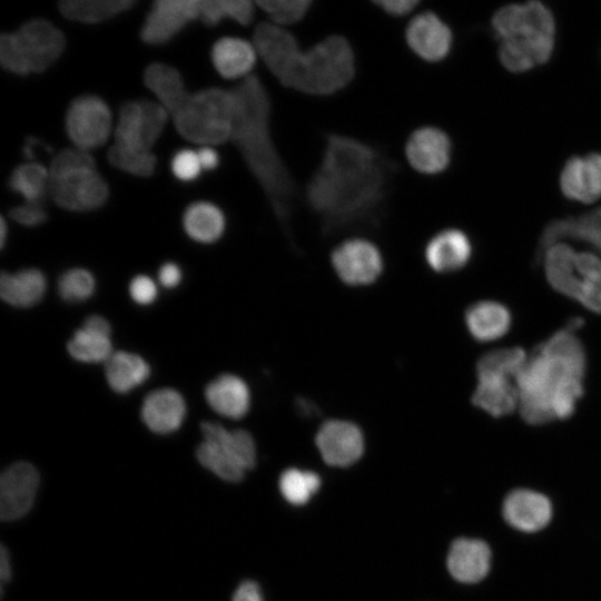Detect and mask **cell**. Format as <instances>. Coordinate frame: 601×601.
<instances>
[{
	"label": "cell",
	"instance_id": "1",
	"mask_svg": "<svg viewBox=\"0 0 601 601\" xmlns=\"http://www.w3.org/2000/svg\"><path fill=\"white\" fill-rule=\"evenodd\" d=\"M394 169L373 146L328 134L305 188L306 203L327 230L371 221L382 210Z\"/></svg>",
	"mask_w": 601,
	"mask_h": 601
},
{
	"label": "cell",
	"instance_id": "2",
	"mask_svg": "<svg viewBox=\"0 0 601 601\" xmlns=\"http://www.w3.org/2000/svg\"><path fill=\"white\" fill-rule=\"evenodd\" d=\"M234 101L230 139L263 189L278 221L289 223L297 188L270 130L272 101L260 78L249 75L229 89Z\"/></svg>",
	"mask_w": 601,
	"mask_h": 601
},
{
	"label": "cell",
	"instance_id": "3",
	"mask_svg": "<svg viewBox=\"0 0 601 601\" xmlns=\"http://www.w3.org/2000/svg\"><path fill=\"white\" fill-rule=\"evenodd\" d=\"M585 353L568 326L539 345L516 376L520 413L540 425L572 415L583 393Z\"/></svg>",
	"mask_w": 601,
	"mask_h": 601
},
{
	"label": "cell",
	"instance_id": "4",
	"mask_svg": "<svg viewBox=\"0 0 601 601\" xmlns=\"http://www.w3.org/2000/svg\"><path fill=\"white\" fill-rule=\"evenodd\" d=\"M355 76V56L348 40L332 35L313 47L294 50L276 79L286 88L309 96H329Z\"/></svg>",
	"mask_w": 601,
	"mask_h": 601
},
{
	"label": "cell",
	"instance_id": "5",
	"mask_svg": "<svg viewBox=\"0 0 601 601\" xmlns=\"http://www.w3.org/2000/svg\"><path fill=\"white\" fill-rule=\"evenodd\" d=\"M177 132L200 146H215L229 141L234 101L230 90L206 88L187 92L169 114Z\"/></svg>",
	"mask_w": 601,
	"mask_h": 601
},
{
	"label": "cell",
	"instance_id": "6",
	"mask_svg": "<svg viewBox=\"0 0 601 601\" xmlns=\"http://www.w3.org/2000/svg\"><path fill=\"white\" fill-rule=\"evenodd\" d=\"M63 33L45 19H32L0 36L1 67L14 75L46 71L63 52Z\"/></svg>",
	"mask_w": 601,
	"mask_h": 601
},
{
	"label": "cell",
	"instance_id": "7",
	"mask_svg": "<svg viewBox=\"0 0 601 601\" xmlns=\"http://www.w3.org/2000/svg\"><path fill=\"white\" fill-rule=\"evenodd\" d=\"M549 284L594 313H601V259L591 253H575L556 243L544 250Z\"/></svg>",
	"mask_w": 601,
	"mask_h": 601
},
{
	"label": "cell",
	"instance_id": "8",
	"mask_svg": "<svg viewBox=\"0 0 601 601\" xmlns=\"http://www.w3.org/2000/svg\"><path fill=\"white\" fill-rule=\"evenodd\" d=\"M526 359L520 347L501 348L483 355L476 365L477 385L472 396L475 406L492 416L506 415L519 405L516 376Z\"/></svg>",
	"mask_w": 601,
	"mask_h": 601
},
{
	"label": "cell",
	"instance_id": "9",
	"mask_svg": "<svg viewBox=\"0 0 601 601\" xmlns=\"http://www.w3.org/2000/svg\"><path fill=\"white\" fill-rule=\"evenodd\" d=\"M200 431L203 442L196 450V457L219 479L240 482L256 465V444L249 432L229 431L215 422H203Z\"/></svg>",
	"mask_w": 601,
	"mask_h": 601
},
{
	"label": "cell",
	"instance_id": "10",
	"mask_svg": "<svg viewBox=\"0 0 601 601\" xmlns=\"http://www.w3.org/2000/svg\"><path fill=\"white\" fill-rule=\"evenodd\" d=\"M168 118L167 110L157 101H128L120 108L114 145L137 152H151Z\"/></svg>",
	"mask_w": 601,
	"mask_h": 601
},
{
	"label": "cell",
	"instance_id": "11",
	"mask_svg": "<svg viewBox=\"0 0 601 601\" xmlns=\"http://www.w3.org/2000/svg\"><path fill=\"white\" fill-rule=\"evenodd\" d=\"M65 126L73 146L90 151L108 140L112 130V115L101 98L85 95L71 101Z\"/></svg>",
	"mask_w": 601,
	"mask_h": 601
},
{
	"label": "cell",
	"instance_id": "12",
	"mask_svg": "<svg viewBox=\"0 0 601 601\" xmlns=\"http://www.w3.org/2000/svg\"><path fill=\"white\" fill-rule=\"evenodd\" d=\"M49 191L57 206L70 211L97 209L109 195L108 185L96 168L50 179Z\"/></svg>",
	"mask_w": 601,
	"mask_h": 601
},
{
	"label": "cell",
	"instance_id": "13",
	"mask_svg": "<svg viewBox=\"0 0 601 601\" xmlns=\"http://www.w3.org/2000/svg\"><path fill=\"white\" fill-rule=\"evenodd\" d=\"M332 265L338 277L353 286L368 285L383 272L380 249L364 238H352L341 243L332 253Z\"/></svg>",
	"mask_w": 601,
	"mask_h": 601
},
{
	"label": "cell",
	"instance_id": "14",
	"mask_svg": "<svg viewBox=\"0 0 601 601\" xmlns=\"http://www.w3.org/2000/svg\"><path fill=\"white\" fill-rule=\"evenodd\" d=\"M39 473L29 462L19 461L8 466L0 476V516L14 521L26 515L35 503Z\"/></svg>",
	"mask_w": 601,
	"mask_h": 601
},
{
	"label": "cell",
	"instance_id": "15",
	"mask_svg": "<svg viewBox=\"0 0 601 601\" xmlns=\"http://www.w3.org/2000/svg\"><path fill=\"white\" fill-rule=\"evenodd\" d=\"M315 443L324 462L337 467L356 463L365 446L361 428L345 420L324 422L316 433Z\"/></svg>",
	"mask_w": 601,
	"mask_h": 601
},
{
	"label": "cell",
	"instance_id": "16",
	"mask_svg": "<svg viewBox=\"0 0 601 601\" xmlns=\"http://www.w3.org/2000/svg\"><path fill=\"white\" fill-rule=\"evenodd\" d=\"M200 0H158L152 4L141 27V40L164 45L188 22L199 19Z\"/></svg>",
	"mask_w": 601,
	"mask_h": 601
},
{
	"label": "cell",
	"instance_id": "17",
	"mask_svg": "<svg viewBox=\"0 0 601 601\" xmlns=\"http://www.w3.org/2000/svg\"><path fill=\"white\" fill-rule=\"evenodd\" d=\"M451 140L446 132L433 126L415 129L405 144L408 164L424 175L444 171L451 161Z\"/></svg>",
	"mask_w": 601,
	"mask_h": 601
},
{
	"label": "cell",
	"instance_id": "18",
	"mask_svg": "<svg viewBox=\"0 0 601 601\" xmlns=\"http://www.w3.org/2000/svg\"><path fill=\"white\" fill-rule=\"evenodd\" d=\"M405 39L408 48L428 62L443 60L451 51L453 35L450 27L435 13L426 11L407 23Z\"/></svg>",
	"mask_w": 601,
	"mask_h": 601
},
{
	"label": "cell",
	"instance_id": "19",
	"mask_svg": "<svg viewBox=\"0 0 601 601\" xmlns=\"http://www.w3.org/2000/svg\"><path fill=\"white\" fill-rule=\"evenodd\" d=\"M502 512L504 520L515 530L534 533L550 523L552 504L540 492L518 489L506 495Z\"/></svg>",
	"mask_w": 601,
	"mask_h": 601
},
{
	"label": "cell",
	"instance_id": "20",
	"mask_svg": "<svg viewBox=\"0 0 601 601\" xmlns=\"http://www.w3.org/2000/svg\"><path fill=\"white\" fill-rule=\"evenodd\" d=\"M186 412L185 398L178 391L159 388L145 397L141 420L151 432L166 435L181 426Z\"/></svg>",
	"mask_w": 601,
	"mask_h": 601
},
{
	"label": "cell",
	"instance_id": "21",
	"mask_svg": "<svg viewBox=\"0 0 601 601\" xmlns=\"http://www.w3.org/2000/svg\"><path fill=\"white\" fill-rule=\"evenodd\" d=\"M446 564L456 581L476 583L490 571L491 550L482 540L461 538L452 543Z\"/></svg>",
	"mask_w": 601,
	"mask_h": 601
},
{
	"label": "cell",
	"instance_id": "22",
	"mask_svg": "<svg viewBox=\"0 0 601 601\" xmlns=\"http://www.w3.org/2000/svg\"><path fill=\"white\" fill-rule=\"evenodd\" d=\"M472 255V245L466 234L449 228L435 234L425 247V259L437 273H452L466 265Z\"/></svg>",
	"mask_w": 601,
	"mask_h": 601
},
{
	"label": "cell",
	"instance_id": "23",
	"mask_svg": "<svg viewBox=\"0 0 601 601\" xmlns=\"http://www.w3.org/2000/svg\"><path fill=\"white\" fill-rule=\"evenodd\" d=\"M205 398L217 414L233 420L244 417L250 408V390L247 383L234 374H221L205 388Z\"/></svg>",
	"mask_w": 601,
	"mask_h": 601
},
{
	"label": "cell",
	"instance_id": "24",
	"mask_svg": "<svg viewBox=\"0 0 601 601\" xmlns=\"http://www.w3.org/2000/svg\"><path fill=\"white\" fill-rule=\"evenodd\" d=\"M257 56L254 43L237 37H224L211 49L215 69L227 79H244L252 75Z\"/></svg>",
	"mask_w": 601,
	"mask_h": 601
},
{
	"label": "cell",
	"instance_id": "25",
	"mask_svg": "<svg viewBox=\"0 0 601 601\" xmlns=\"http://www.w3.org/2000/svg\"><path fill=\"white\" fill-rule=\"evenodd\" d=\"M46 287V276L37 268H24L16 273L3 272L0 276L1 298L19 308H28L39 303Z\"/></svg>",
	"mask_w": 601,
	"mask_h": 601
},
{
	"label": "cell",
	"instance_id": "26",
	"mask_svg": "<svg viewBox=\"0 0 601 601\" xmlns=\"http://www.w3.org/2000/svg\"><path fill=\"white\" fill-rule=\"evenodd\" d=\"M564 237L587 242L601 254V207L577 218L552 221L542 234L541 248L545 250Z\"/></svg>",
	"mask_w": 601,
	"mask_h": 601
},
{
	"label": "cell",
	"instance_id": "27",
	"mask_svg": "<svg viewBox=\"0 0 601 601\" xmlns=\"http://www.w3.org/2000/svg\"><path fill=\"white\" fill-rule=\"evenodd\" d=\"M465 325L470 334L480 342H490L503 336L510 328L509 309L496 302L472 304L465 312Z\"/></svg>",
	"mask_w": 601,
	"mask_h": 601
},
{
	"label": "cell",
	"instance_id": "28",
	"mask_svg": "<svg viewBox=\"0 0 601 601\" xmlns=\"http://www.w3.org/2000/svg\"><path fill=\"white\" fill-rule=\"evenodd\" d=\"M105 376L114 392L125 394L150 376V366L138 354L118 351L105 362Z\"/></svg>",
	"mask_w": 601,
	"mask_h": 601
},
{
	"label": "cell",
	"instance_id": "29",
	"mask_svg": "<svg viewBox=\"0 0 601 601\" xmlns=\"http://www.w3.org/2000/svg\"><path fill=\"white\" fill-rule=\"evenodd\" d=\"M183 225L191 239L208 244L221 237L225 230V217L216 205L197 201L185 210Z\"/></svg>",
	"mask_w": 601,
	"mask_h": 601
},
{
	"label": "cell",
	"instance_id": "30",
	"mask_svg": "<svg viewBox=\"0 0 601 601\" xmlns=\"http://www.w3.org/2000/svg\"><path fill=\"white\" fill-rule=\"evenodd\" d=\"M144 82L168 115L187 93L180 72L162 62L151 63L145 69Z\"/></svg>",
	"mask_w": 601,
	"mask_h": 601
},
{
	"label": "cell",
	"instance_id": "31",
	"mask_svg": "<svg viewBox=\"0 0 601 601\" xmlns=\"http://www.w3.org/2000/svg\"><path fill=\"white\" fill-rule=\"evenodd\" d=\"M134 4L132 0H61L58 9L68 20L98 23L129 10Z\"/></svg>",
	"mask_w": 601,
	"mask_h": 601
},
{
	"label": "cell",
	"instance_id": "32",
	"mask_svg": "<svg viewBox=\"0 0 601 601\" xmlns=\"http://www.w3.org/2000/svg\"><path fill=\"white\" fill-rule=\"evenodd\" d=\"M560 186L563 195L572 200L589 204L600 197L585 157H572L566 161Z\"/></svg>",
	"mask_w": 601,
	"mask_h": 601
},
{
	"label": "cell",
	"instance_id": "33",
	"mask_svg": "<svg viewBox=\"0 0 601 601\" xmlns=\"http://www.w3.org/2000/svg\"><path fill=\"white\" fill-rule=\"evenodd\" d=\"M49 168L36 161L17 166L9 179V187L28 204H39L45 191L49 190Z\"/></svg>",
	"mask_w": 601,
	"mask_h": 601
},
{
	"label": "cell",
	"instance_id": "34",
	"mask_svg": "<svg viewBox=\"0 0 601 601\" xmlns=\"http://www.w3.org/2000/svg\"><path fill=\"white\" fill-rule=\"evenodd\" d=\"M67 351L72 358L82 363L106 362L114 353L110 335L83 326L73 333Z\"/></svg>",
	"mask_w": 601,
	"mask_h": 601
},
{
	"label": "cell",
	"instance_id": "35",
	"mask_svg": "<svg viewBox=\"0 0 601 601\" xmlns=\"http://www.w3.org/2000/svg\"><path fill=\"white\" fill-rule=\"evenodd\" d=\"M255 4L249 0H200L199 19L207 26L224 19L247 26L254 18Z\"/></svg>",
	"mask_w": 601,
	"mask_h": 601
},
{
	"label": "cell",
	"instance_id": "36",
	"mask_svg": "<svg viewBox=\"0 0 601 601\" xmlns=\"http://www.w3.org/2000/svg\"><path fill=\"white\" fill-rule=\"evenodd\" d=\"M321 477L313 471L285 470L279 477V490L284 499L293 505H303L321 487Z\"/></svg>",
	"mask_w": 601,
	"mask_h": 601
},
{
	"label": "cell",
	"instance_id": "37",
	"mask_svg": "<svg viewBox=\"0 0 601 601\" xmlns=\"http://www.w3.org/2000/svg\"><path fill=\"white\" fill-rule=\"evenodd\" d=\"M107 157L112 167L137 177L151 176L157 164L152 152H137L116 145L109 148Z\"/></svg>",
	"mask_w": 601,
	"mask_h": 601
},
{
	"label": "cell",
	"instance_id": "38",
	"mask_svg": "<svg viewBox=\"0 0 601 601\" xmlns=\"http://www.w3.org/2000/svg\"><path fill=\"white\" fill-rule=\"evenodd\" d=\"M96 280L85 268H71L65 272L58 280V293L68 303H78L92 296Z\"/></svg>",
	"mask_w": 601,
	"mask_h": 601
},
{
	"label": "cell",
	"instance_id": "39",
	"mask_svg": "<svg viewBox=\"0 0 601 601\" xmlns=\"http://www.w3.org/2000/svg\"><path fill=\"white\" fill-rule=\"evenodd\" d=\"M311 0H260L256 1L270 19V22L284 27L300 21L308 12Z\"/></svg>",
	"mask_w": 601,
	"mask_h": 601
},
{
	"label": "cell",
	"instance_id": "40",
	"mask_svg": "<svg viewBox=\"0 0 601 601\" xmlns=\"http://www.w3.org/2000/svg\"><path fill=\"white\" fill-rule=\"evenodd\" d=\"M89 168H96V161L91 154L73 146L61 150L53 157L49 166L50 179Z\"/></svg>",
	"mask_w": 601,
	"mask_h": 601
},
{
	"label": "cell",
	"instance_id": "41",
	"mask_svg": "<svg viewBox=\"0 0 601 601\" xmlns=\"http://www.w3.org/2000/svg\"><path fill=\"white\" fill-rule=\"evenodd\" d=\"M499 57L505 69L512 72H524L536 65L530 48L519 38L501 41Z\"/></svg>",
	"mask_w": 601,
	"mask_h": 601
},
{
	"label": "cell",
	"instance_id": "42",
	"mask_svg": "<svg viewBox=\"0 0 601 601\" xmlns=\"http://www.w3.org/2000/svg\"><path fill=\"white\" fill-rule=\"evenodd\" d=\"M203 170L197 151L181 149L175 154L171 160V171L176 178L189 181L198 177Z\"/></svg>",
	"mask_w": 601,
	"mask_h": 601
},
{
	"label": "cell",
	"instance_id": "43",
	"mask_svg": "<svg viewBox=\"0 0 601 601\" xmlns=\"http://www.w3.org/2000/svg\"><path fill=\"white\" fill-rule=\"evenodd\" d=\"M9 217L26 227H36L47 220V213L39 204H28L13 207L9 210Z\"/></svg>",
	"mask_w": 601,
	"mask_h": 601
},
{
	"label": "cell",
	"instance_id": "44",
	"mask_svg": "<svg viewBox=\"0 0 601 601\" xmlns=\"http://www.w3.org/2000/svg\"><path fill=\"white\" fill-rule=\"evenodd\" d=\"M129 295L136 304L149 305L157 297V286L150 277L137 275L129 284Z\"/></svg>",
	"mask_w": 601,
	"mask_h": 601
},
{
	"label": "cell",
	"instance_id": "45",
	"mask_svg": "<svg viewBox=\"0 0 601 601\" xmlns=\"http://www.w3.org/2000/svg\"><path fill=\"white\" fill-rule=\"evenodd\" d=\"M385 13L392 17H404L411 13L418 4L417 0H380L374 2Z\"/></svg>",
	"mask_w": 601,
	"mask_h": 601
},
{
	"label": "cell",
	"instance_id": "46",
	"mask_svg": "<svg viewBox=\"0 0 601 601\" xmlns=\"http://www.w3.org/2000/svg\"><path fill=\"white\" fill-rule=\"evenodd\" d=\"M158 277L164 287L174 288L179 285L183 275L178 265L168 262L159 268Z\"/></svg>",
	"mask_w": 601,
	"mask_h": 601
},
{
	"label": "cell",
	"instance_id": "47",
	"mask_svg": "<svg viewBox=\"0 0 601 601\" xmlns=\"http://www.w3.org/2000/svg\"><path fill=\"white\" fill-rule=\"evenodd\" d=\"M231 601H263V595L256 582L244 581L236 589Z\"/></svg>",
	"mask_w": 601,
	"mask_h": 601
},
{
	"label": "cell",
	"instance_id": "48",
	"mask_svg": "<svg viewBox=\"0 0 601 601\" xmlns=\"http://www.w3.org/2000/svg\"><path fill=\"white\" fill-rule=\"evenodd\" d=\"M196 151L203 169L210 170L217 167L219 157L210 146H201Z\"/></svg>",
	"mask_w": 601,
	"mask_h": 601
},
{
	"label": "cell",
	"instance_id": "49",
	"mask_svg": "<svg viewBox=\"0 0 601 601\" xmlns=\"http://www.w3.org/2000/svg\"><path fill=\"white\" fill-rule=\"evenodd\" d=\"M585 159L593 176L597 190L601 197V154H590Z\"/></svg>",
	"mask_w": 601,
	"mask_h": 601
},
{
	"label": "cell",
	"instance_id": "50",
	"mask_svg": "<svg viewBox=\"0 0 601 601\" xmlns=\"http://www.w3.org/2000/svg\"><path fill=\"white\" fill-rule=\"evenodd\" d=\"M83 327L106 335L111 334V327L109 322L100 315H91L87 317L83 323Z\"/></svg>",
	"mask_w": 601,
	"mask_h": 601
},
{
	"label": "cell",
	"instance_id": "51",
	"mask_svg": "<svg viewBox=\"0 0 601 601\" xmlns=\"http://www.w3.org/2000/svg\"><path fill=\"white\" fill-rule=\"evenodd\" d=\"M0 560H1L0 561V578H1V583L3 585L11 578L10 556L7 549L3 545L1 546Z\"/></svg>",
	"mask_w": 601,
	"mask_h": 601
},
{
	"label": "cell",
	"instance_id": "52",
	"mask_svg": "<svg viewBox=\"0 0 601 601\" xmlns=\"http://www.w3.org/2000/svg\"><path fill=\"white\" fill-rule=\"evenodd\" d=\"M7 230H8V227H7V224H6V219L3 217H1V219H0V246H1V248H3V246L6 244Z\"/></svg>",
	"mask_w": 601,
	"mask_h": 601
},
{
	"label": "cell",
	"instance_id": "53",
	"mask_svg": "<svg viewBox=\"0 0 601 601\" xmlns=\"http://www.w3.org/2000/svg\"><path fill=\"white\" fill-rule=\"evenodd\" d=\"M306 404H307L306 400H304V398L300 400L298 408L302 410L303 413H305V414H308V415L312 414L313 415V413L316 411L315 407L313 406L312 403H309L308 405H306Z\"/></svg>",
	"mask_w": 601,
	"mask_h": 601
}]
</instances>
